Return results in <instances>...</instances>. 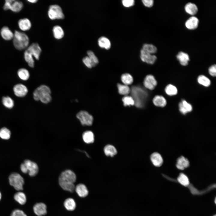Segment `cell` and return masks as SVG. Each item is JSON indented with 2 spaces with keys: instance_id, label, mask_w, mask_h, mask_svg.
<instances>
[{
  "instance_id": "obj_1",
  "label": "cell",
  "mask_w": 216,
  "mask_h": 216,
  "mask_svg": "<svg viewBox=\"0 0 216 216\" xmlns=\"http://www.w3.org/2000/svg\"><path fill=\"white\" fill-rule=\"evenodd\" d=\"M76 180V176L73 171L68 170L63 172L59 178V183L64 190L71 192H73L75 189L74 183Z\"/></svg>"
},
{
  "instance_id": "obj_2",
  "label": "cell",
  "mask_w": 216,
  "mask_h": 216,
  "mask_svg": "<svg viewBox=\"0 0 216 216\" xmlns=\"http://www.w3.org/2000/svg\"><path fill=\"white\" fill-rule=\"evenodd\" d=\"M130 92L134 101V105L138 108L143 107L148 96L146 91L140 87L134 86L132 87Z\"/></svg>"
},
{
  "instance_id": "obj_3",
  "label": "cell",
  "mask_w": 216,
  "mask_h": 216,
  "mask_svg": "<svg viewBox=\"0 0 216 216\" xmlns=\"http://www.w3.org/2000/svg\"><path fill=\"white\" fill-rule=\"evenodd\" d=\"M13 43L17 49L21 50L26 49L28 46L29 39L25 33L16 31L14 34Z\"/></svg>"
},
{
  "instance_id": "obj_4",
  "label": "cell",
  "mask_w": 216,
  "mask_h": 216,
  "mask_svg": "<svg viewBox=\"0 0 216 216\" xmlns=\"http://www.w3.org/2000/svg\"><path fill=\"white\" fill-rule=\"evenodd\" d=\"M21 171L24 173L28 172L31 176H34L38 173V167L35 162L29 160H25L20 166Z\"/></svg>"
},
{
  "instance_id": "obj_5",
  "label": "cell",
  "mask_w": 216,
  "mask_h": 216,
  "mask_svg": "<svg viewBox=\"0 0 216 216\" xmlns=\"http://www.w3.org/2000/svg\"><path fill=\"white\" fill-rule=\"evenodd\" d=\"M8 178L9 184L16 190L18 191L23 190L24 179L20 174L16 172L13 173L10 175Z\"/></svg>"
},
{
  "instance_id": "obj_6",
  "label": "cell",
  "mask_w": 216,
  "mask_h": 216,
  "mask_svg": "<svg viewBox=\"0 0 216 216\" xmlns=\"http://www.w3.org/2000/svg\"><path fill=\"white\" fill-rule=\"evenodd\" d=\"M49 18L52 20L62 19L64 16L61 8L58 5L53 4L49 7L48 11Z\"/></svg>"
},
{
  "instance_id": "obj_7",
  "label": "cell",
  "mask_w": 216,
  "mask_h": 216,
  "mask_svg": "<svg viewBox=\"0 0 216 216\" xmlns=\"http://www.w3.org/2000/svg\"><path fill=\"white\" fill-rule=\"evenodd\" d=\"M23 7L22 3L19 1L15 0H7L3 6L4 10H10L12 11L18 12L20 11Z\"/></svg>"
},
{
  "instance_id": "obj_8",
  "label": "cell",
  "mask_w": 216,
  "mask_h": 216,
  "mask_svg": "<svg viewBox=\"0 0 216 216\" xmlns=\"http://www.w3.org/2000/svg\"><path fill=\"white\" fill-rule=\"evenodd\" d=\"M76 116L83 125L91 126L93 123V116L86 111H80L77 113Z\"/></svg>"
},
{
  "instance_id": "obj_9",
  "label": "cell",
  "mask_w": 216,
  "mask_h": 216,
  "mask_svg": "<svg viewBox=\"0 0 216 216\" xmlns=\"http://www.w3.org/2000/svg\"><path fill=\"white\" fill-rule=\"evenodd\" d=\"M41 52V49L38 44L33 43L27 48L24 53L31 57L33 56L36 59L38 60Z\"/></svg>"
},
{
  "instance_id": "obj_10",
  "label": "cell",
  "mask_w": 216,
  "mask_h": 216,
  "mask_svg": "<svg viewBox=\"0 0 216 216\" xmlns=\"http://www.w3.org/2000/svg\"><path fill=\"white\" fill-rule=\"evenodd\" d=\"M51 91L50 88L45 85H42L37 88L33 92L34 99L36 101L40 99L46 94H50Z\"/></svg>"
},
{
  "instance_id": "obj_11",
  "label": "cell",
  "mask_w": 216,
  "mask_h": 216,
  "mask_svg": "<svg viewBox=\"0 0 216 216\" xmlns=\"http://www.w3.org/2000/svg\"><path fill=\"white\" fill-rule=\"evenodd\" d=\"M140 57L142 62L150 64H154L157 59L155 56L148 53L142 49L140 51Z\"/></svg>"
},
{
  "instance_id": "obj_12",
  "label": "cell",
  "mask_w": 216,
  "mask_h": 216,
  "mask_svg": "<svg viewBox=\"0 0 216 216\" xmlns=\"http://www.w3.org/2000/svg\"><path fill=\"white\" fill-rule=\"evenodd\" d=\"M157 84L154 76L152 75H147L144 79L143 85L145 87L150 90H153Z\"/></svg>"
},
{
  "instance_id": "obj_13",
  "label": "cell",
  "mask_w": 216,
  "mask_h": 216,
  "mask_svg": "<svg viewBox=\"0 0 216 216\" xmlns=\"http://www.w3.org/2000/svg\"><path fill=\"white\" fill-rule=\"evenodd\" d=\"M14 94L19 97H22L25 96L28 92L27 87L22 84H18L15 85L13 88Z\"/></svg>"
},
{
  "instance_id": "obj_14",
  "label": "cell",
  "mask_w": 216,
  "mask_h": 216,
  "mask_svg": "<svg viewBox=\"0 0 216 216\" xmlns=\"http://www.w3.org/2000/svg\"><path fill=\"white\" fill-rule=\"evenodd\" d=\"M46 209V205L42 202L37 203L33 207L34 212L38 216H42L46 214L47 212Z\"/></svg>"
},
{
  "instance_id": "obj_15",
  "label": "cell",
  "mask_w": 216,
  "mask_h": 216,
  "mask_svg": "<svg viewBox=\"0 0 216 216\" xmlns=\"http://www.w3.org/2000/svg\"><path fill=\"white\" fill-rule=\"evenodd\" d=\"M179 111L182 114L185 115L192 110V106L186 100H182L178 105Z\"/></svg>"
},
{
  "instance_id": "obj_16",
  "label": "cell",
  "mask_w": 216,
  "mask_h": 216,
  "mask_svg": "<svg viewBox=\"0 0 216 216\" xmlns=\"http://www.w3.org/2000/svg\"><path fill=\"white\" fill-rule=\"evenodd\" d=\"M199 20L196 16H192L188 19L185 22L186 27L189 30H194L197 28Z\"/></svg>"
},
{
  "instance_id": "obj_17",
  "label": "cell",
  "mask_w": 216,
  "mask_h": 216,
  "mask_svg": "<svg viewBox=\"0 0 216 216\" xmlns=\"http://www.w3.org/2000/svg\"><path fill=\"white\" fill-rule=\"evenodd\" d=\"M176 57L180 64L184 66L187 65L190 60L189 55L182 51L179 52L177 55Z\"/></svg>"
},
{
  "instance_id": "obj_18",
  "label": "cell",
  "mask_w": 216,
  "mask_h": 216,
  "mask_svg": "<svg viewBox=\"0 0 216 216\" xmlns=\"http://www.w3.org/2000/svg\"><path fill=\"white\" fill-rule=\"evenodd\" d=\"M75 190L78 195L81 197H86L88 194L86 187L82 184H77L75 187Z\"/></svg>"
},
{
  "instance_id": "obj_19",
  "label": "cell",
  "mask_w": 216,
  "mask_h": 216,
  "mask_svg": "<svg viewBox=\"0 0 216 216\" xmlns=\"http://www.w3.org/2000/svg\"><path fill=\"white\" fill-rule=\"evenodd\" d=\"M0 33L2 38L6 40H10L13 38L14 34L8 27H2Z\"/></svg>"
},
{
  "instance_id": "obj_20",
  "label": "cell",
  "mask_w": 216,
  "mask_h": 216,
  "mask_svg": "<svg viewBox=\"0 0 216 216\" xmlns=\"http://www.w3.org/2000/svg\"><path fill=\"white\" fill-rule=\"evenodd\" d=\"M152 101L154 105L157 106L163 107L165 106L167 102L165 98L160 95H157L153 98Z\"/></svg>"
},
{
  "instance_id": "obj_21",
  "label": "cell",
  "mask_w": 216,
  "mask_h": 216,
  "mask_svg": "<svg viewBox=\"0 0 216 216\" xmlns=\"http://www.w3.org/2000/svg\"><path fill=\"white\" fill-rule=\"evenodd\" d=\"M150 159L153 164L156 166H160L163 162L161 156L157 152L153 153L151 155Z\"/></svg>"
},
{
  "instance_id": "obj_22",
  "label": "cell",
  "mask_w": 216,
  "mask_h": 216,
  "mask_svg": "<svg viewBox=\"0 0 216 216\" xmlns=\"http://www.w3.org/2000/svg\"><path fill=\"white\" fill-rule=\"evenodd\" d=\"M184 10L187 14L193 16L196 14L198 11L197 6L191 2L188 3L185 5Z\"/></svg>"
},
{
  "instance_id": "obj_23",
  "label": "cell",
  "mask_w": 216,
  "mask_h": 216,
  "mask_svg": "<svg viewBox=\"0 0 216 216\" xmlns=\"http://www.w3.org/2000/svg\"><path fill=\"white\" fill-rule=\"evenodd\" d=\"M18 24L20 29L23 31L29 30L32 26L30 21L26 18L20 20L18 21Z\"/></svg>"
},
{
  "instance_id": "obj_24",
  "label": "cell",
  "mask_w": 216,
  "mask_h": 216,
  "mask_svg": "<svg viewBox=\"0 0 216 216\" xmlns=\"http://www.w3.org/2000/svg\"><path fill=\"white\" fill-rule=\"evenodd\" d=\"M189 163L187 159L182 156L178 159L176 166L179 169L183 170L189 166Z\"/></svg>"
},
{
  "instance_id": "obj_25",
  "label": "cell",
  "mask_w": 216,
  "mask_h": 216,
  "mask_svg": "<svg viewBox=\"0 0 216 216\" xmlns=\"http://www.w3.org/2000/svg\"><path fill=\"white\" fill-rule=\"evenodd\" d=\"M52 32L54 37L57 39H62L64 35V32L63 28L58 25H56L53 27Z\"/></svg>"
},
{
  "instance_id": "obj_26",
  "label": "cell",
  "mask_w": 216,
  "mask_h": 216,
  "mask_svg": "<svg viewBox=\"0 0 216 216\" xmlns=\"http://www.w3.org/2000/svg\"><path fill=\"white\" fill-rule=\"evenodd\" d=\"M104 151L105 154L107 156H114L117 154V150L113 145L108 144L104 147Z\"/></svg>"
},
{
  "instance_id": "obj_27",
  "label": "cell",
  "mask_w": 216,
  "mask_h": 216,
  "mask_svg": "<svg viewBox=\"0 0 216 216\" xmlns=\"http://www.w3.org/2000/svg\"><path fill=\"white\" fill-rule=\"evenodd\" d=\"M14 198L16 201L21 205L25 204L27 200L25 194L23 192L20 191L14 194Z\"/></svg>"
},
{
  "instance_id": "obj_28",
  "label": "cell",
  "mask_w": 216,
  "mask_h": 216,
  "mask_svg": "<svg viewBox=\"0 0 216 216\" xmlns=\"http://www.w3.org/2000/svg\"><path fill=\"white\" fill-rule=\"evenodd\" d=\"M82 137L84 141L86 143L90 144L94 141V135L91 131H86L83 133Z\"/></svg>"
},
{
  "instance_id": "obj_29",
  "label": "cell",
  "mask_w": 216,
  "mask_h": 216,
  "mask_svg": "<svg viewBox=\"0 0 216 216\" xmlns=\"http://www.w3.org/2000/svg\"><path fill=\"white\" fill-rule=\"evenodd\" d=\"M99 46L103 48L109 50L111 47V43L108 38L105 37H101L98 40Z\"/></svg>"
},
{
  "instance_id": "obj_30",
  "label": "cell",
  "mask_w": 216,
  "mask_h": 216,
  "mask_svg": "<svg viewBox=\"0 0 216 216\" xmlns=\"http://www.w3.org/2000/svg\"><path fill=\"white\" fill-rule=\"evenodd\" d=\"M64 205L66 209L69 211L74 210L76 206L74 200L72 198L66 199L64 201Z\"/></svg>"
},
{
  "instance_id": "obj_31",
  "label": "cell",
  "mask_w": 216,
  "mask_h": 216,
  "mask_svg": "<svg viewBox=\"0 0 216 216\" xmlns=\"http://www.w3.org/2000/svg\"><path fill=\"white\" fill-rule=\"evenodd\" d=\"M165 92L168 95L172 96L177 94L178 90L175 86L169 84L166 86L165 88Z\"/></svg>"
},
{
  "instance_id": "obj_32",
  "label": "cell",
  "mask_w": 216,
  "mask_h": 216,
  "mask_svg": "<svg viewBox=\"0 0 216 216\" xmlns=\"http://www.w3.org/2000/svg\"><path fill=\"white\" fill-rule=\"evenodd\" d=\"M198 83L205 87H208L211 84V81L206 76L201 75L199 76L197 79Z\"/></svg>"
},
{
  "instance_id": "obj_33",
  "label": "cell",
  "mask_w": 216,
  "mask_h": 216,
  "mask_svg": "<svg viewBox=\"0 0 216 216\" xmlns=\"http://www.w3.org/2000/svg\"><path fill=\"white\" fill-rule=\"evenodd\" d=\"M17 74L19 77L23 80H28L30 76L28 71L27 70L24 68L19 69L17 71Z\"/></svg>"
},
{
  "instance_id": "obj_34",
  "label": "cell",
  "mask_w": 216,
  "mask_h": 216,
  "mask_svg": "<svg viewBox=\"0 0 216 216\" xmlns=\"http://www.w3.org/2000/svg\"><path fill=\"white\" fill-rule=\"evenodd\" d=\"M117 87L118 92L121 94L126 96L130 92V90L128 85L118 84Z\"/></svg>"
},
{
  "instance_id": "obj_35",
  "label": "cell",
  "mask_w": 216,
  "mask_h": 216,
  "mask_svg": "<svg viewBox=\"0 0 216 216\" xmlns=\"http://www.w3.org/2000/svg\"><path fill=\"white\" fill-rule=\"evenodd\" d=\"M121 80L124 85L128 86L131 84L133 81L132 76L128 73L123 74L121 76Z\"/></svg>"
},
{
  "instance_id": "obj_36",
  "label": "cell",
  "mask_w": 216,
  "mask_h": 216,
  "mask_svg": "<svg viewBox=\"0 0 216 216\" xmlns=\"http://www.w3.org/2000/svg\"><path fill=\"white\" fill-rule=\"evenodd\" d=\"M2 102L5 107L9 109L12 108L14 105V100L9 96L3 97L2 98Z\"/></svg>"
},
{
  "instance_id": "obj_37",
  "label": "cell",
  "mask_w": 216,
  "mask_h": 216,
  "mask_svg": "<svg viewBox=\"0 0 216 216\" xmlns=\"http://www.w3.org/2000/svg\"><path fill=\"white\" fill-rule=\"evenodd\" d=\"M145 51L152 54L156 52L157 49L154 45L149 44H145L142 46V49Z\"/></svg>"
},
{
  "instance_id": "obj_38",
  "label": "cell",
  "mask_w": 216,
  "mask_h": 216,
  "mask_svg": "<svg viewBox=\"0 0 216 216\" xmlns=\"http://www.w3.org/2000/svg\"><path fill=\"white\" fill-rule=\"evenodd\" d=\"M177 180L181 184L184 186H187L189 184V181L188 177L183 173L180 174Z\"/></svg>"
},
{
  "instance_id": "obj_39",
  "label": "cell",
  "mask_w": 216,
  "mask_h": 216,
  "mask_svg": "<svg viewBox=\"0 0 216 216\" xmlns=\"http://www.w3.org/2000/svg\"><path fill=\"white\" fill-rule=\"evenodd\" d=\"M10 134V130L6 127H3L0 129V137L2 139H9Z\"/></svg>"
},
{
  "instance_id": "obj_40",
  "label": "cell",
  "mask_w": 216,
  "mask_h": 216,
  "mask_svg": "<svg viewBox=\"0 0 216 216\" xmlns=\"http://www.w3.org/2000/svg\"><path fill=\"white\" fill-rule=\"evenodd\" d=\"M87 53L88 56L92 62L93 67L95 66L99 62L98 58L94 53L91 50H88Z\"/></svg>"
},
{
  "instance_id": "obj_41",
  "label": "cell",
  "mask_w": 216,
  "mask_h": 216,
  "mask_svg": "<svg viewBox=\"0 0 216 216\" xmlns=\"http://www.w3.org/2000/svg\"><path fill=\"white\" fill-rule=\"evenodd\" d=\"M122 100L125 106L134 105L135 104L133 98L130 96H125L123 98Z\"/></svg>"
},
{
  "instance_id": "obj_42",
  "label": "cell",
  "mask_w": 216,
  "mask_h": 216,
  "mask_svg": "<svg viewBox=\"0 0 216 216\" xmlns=\"http://www.w3.org/2000/svg\"><path fill=\"white\" fill-rule=\"evenodd\" d=\"M10 216H27V215L22 210L19 209H16L12 212Z\"/></svg>"
},
{
  "instance_id": "obj_43",
  "label": "cell",
  "mask_w": 216,
  "mask_h": 216,
  "mask_svg": "<svg viewBox=\"0 0 216 216\" xmlns=\"http://www.w3.org/2000/svg\"><path fill=\"white\" fill-rule=\"evenodd\" d=\"M82 60L83 63L87 68H91L93 67L92 62L88 56L84 57Z\"/></svg>"
},
{
  "instance_id": "obj_44",
  "label": "cell",
  "mask_w": 216,
  "mask_h": 216,
  "mask_svg": "<svg viewBox=\"0 0 216 216\" xmlns=\"http://www.w3.org/2000/svg\"><path fill=\"white\" fill-rule=\"evenodd\" d=\"M52 100V97L50 94H46L40 100L42 103L44 104H47L50 102Z\"/></svg>"
},
{
  "instance_id": "obj_45",
  "label": "cell",
  "mask_w": 216,
  "mask_h": 216,
  "mask_svg": "<svg viewBox=\"0 0 216 216\" xmlns=\"http://www.w3.org/2000/svg\"><path fill=\"white\" fill-rule=\"evenodd\" d=\"M135 1L134 0H123L122 4L123 6L126 7H129L133 6Z\"/></svg>"
},
{
  "instance_id": "obj_46",
  "label": "cell",
  "mask_w": 216,
  "mask_h": 216,
  "mask_svg": "<svg viewBox=\"0 0 216 216\" xmlns=\"http://www.w3.org/2000/svg\"><path fill=\"white\" fill-rule=\"evenodd\" d=\"M210 75L212 76H215L216 75V66L213 64L210 66L208 69Z\"/></svg>"
},
{
  "instance_id": "obj_47",
  "label": "cell",
  "mask_w": 216,
  "mask_h": 216,
  "mask_svg": "<svg viewBox=\"0 0 216 216\" xmlns=\"http://www.w3.org/2000/svg\"><path fill=\"white\" fill-rule=\"evenodd\" d=\"M142 2L145 6L148 8L151 7L153 5L154 1L153 0H143Z\"/></svg>"
},
{
  "instance_id": "obj_48",
  "label": "cell",
  "mask_w": 216,
  "mask_h": 216,
  "mask_svg": "<svg viewBox=\"0 0 216 216\" xmlns=\"http://www.w3.org/2000/svg\"><path fill=\"white\" fill-rule=\"evenodd\" d=\"M28 1L31 3H34L36 2L37 1V0H28Z\"/></svg>"
},
{
  "instance_id": "obj_49",
  "label": "cell",
  "mask_w": 216,
  "mask_h": 216,
  "mask_svg": "<svg viewBox=\"0 0 216 216\" xmlns=\"http://www.w3.org/2000/svg\"><path fill=\"white\" fill-rule=\"evenodd\" d=\"M1 198H2V194H1V192H0V201L1 200Z\"/></svg>"
},
{
  "instance_id": "obj_50",
  "label": "cell",
  "mask_w": 216,
  "mask_h": 216,
  "mask_svg": "<svg viewBox=\"0 0 216 216\" xmlns=\"http://www.w3.org/2000/svg\"><path fill=\"white\" fill-rule=\"evenodd\" d=\"M216 216V215H214V216Z\"/></svg>"
}]
</instances>
